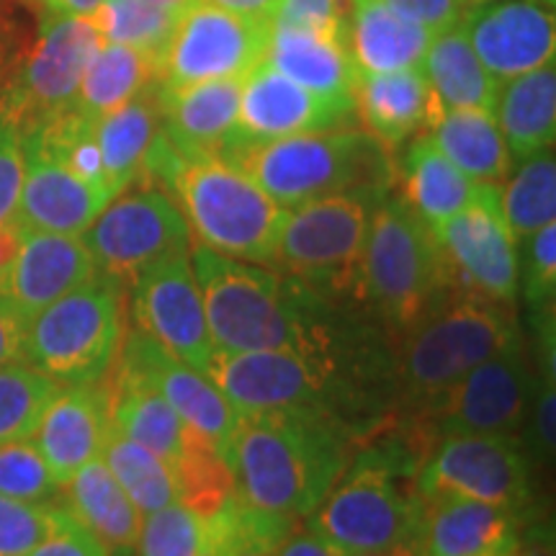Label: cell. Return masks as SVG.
<instances>
[{"mask_svg":"<svg viewBox=\"0 0 556 556\" xmlns=\"http://www.w3.org/2000/svg\"><path fill=\"white\" fill-rule=\"evenodd\" d=\"M353 433L319 409L242 413L227 448L235 495L274 516L307 518L343 475Z\"/></svg>","mask_w":556,"mask_h":556,"instance_id":"1","label":"cell"},{"mask_svg":"<svg viewBox=\"0 0 556 556\" xmlns=\"http://www.w3.org/2000/svg\"><path fill=\"white\" fill-rule=\"evenodd\" d=\"M208 332L217 351L336 353L328 302L296 278L191 245Z\"/></svg>","mask_w":556,"mask_h":556,"instance_id":"2","label":"cell"},{"mask_svg":"<svg viewBox=\"0 0 556 556\" xmlns=\"http://www.w3.org/2000/svg\"><path fill=\"white\" fill-rule=\"evenodd\" d=\"M137 184L168 191L199 245L227 258L274 266L287 208L227 160L184 155L160 129Z\"/></svg>","mask_w":556,"mask_h":556,"instance_id":"3","label":"cell"},{"mask_svg":"<svg viewBox=\"0 0 556 556\" xmlns=\"http://www.w3.org/2000/svg\"><path fill=\"white\" fill-rule=\"evenodd\" d=\"M417 438L384 433L366 443L332 490L307 516V531L338 554L417 546L422 497L415 475L422 462Z\"/></svg>","mask_w":556,"mask_h":556,"instance_id":"4","label":"cell"},{"mask_svg":"<svg viewBox=\"0 0 556 556\" xmlns=\"http://www.w3.org/2000/svg\"><path fill=\"white\" fill-rule=\"evenodd\" d=\"M219 157L283 208L332 193H366L384 201L397 184L392 150L366 129L353 127L278 139H229Z\"/></svg>","mask_w":556,"mask_h":556,"instance_id":"5","label":"cell"},{"mask_svg":"<svg viewBox=\"0 0 556 556\" xmlns=\"http://www.w3.org/2000/svg\"><path fill=\"white\" fill-rule=\"evenodd\" d=\"M456 289L426 222L402 197L381 201L368 222L358 296L394 336L405 338Z\"/></svg>","mask_w":556,"mask_h":556,"instance_id":"6","label":"cell"},{"mask_svg":"<svg viewBox=\"0 0 556 556\" xmlns=\"http://www.w3.org/2000/svg\"><path fill=\"white\" fill-rule=\"evenodd\" d=\"M507 304L456 289L446 302L402 338L400 384L417 409L454 387L471 368L505 348L520 345Z\"/></svg>","mask_w":556,"mask_h":556,"instance_id":"7","label":"cell"},{"mask_svg":"<svg viewBox=\"0 0 556 556\" xmlns=\"http://www.w3.org/2000/svg\"><path fill=\"white\" fill-rule=\"evenodd\" d=\"M122 343V283L96 274L26 323L24 361L60 387L99 384Z\"/></svg>","mask_w":556,"mask_h":556,"instance_id":"8","label":"cell"},{"mask_svg":"<svg viewBox=\"0 0 556 556\" xmlns=\"http://www.w3.org/2000/svg\"><path fill=\"white\" fill-rule=\"evenodd\" d=\"M379 204L366 193H332L287 208L274 266L323 296H358L368 222Z\"/></svg>","mask_w":556,"mask_h":556,"instance_id":"9","label":"cell"},{"mask_svg":"<svg viewBox=\"0 0 556 556\" xmlns=\"http://www.w3.org/2000/svg\"><path fill=\"white\" fill-rule=\"evenodd\" d=\"M206 377L238 415L319 409L343 417L340 407L353 402L351 381L340 368L338 353L214 351Z\"/></svg>","mask_w":556,"mask_h":556,"instance_id":"10","label":"cell"},{"mask_svg":"<svg viewBox=\"0 0 556 556\" xmlns=\"http://www.w3.org/2000/svg\"><path fill=\"white\" fill-rule=\"evenodd\" d=\"M83 240L96 274L131 287L155 263L189 253L191 229L184 214L160 186H137L116 193L90 222Z\"/></svg>","mask_w":556,"mask_h":556,"instance_id":"11","label":"cell"},{"mask_svg":"<svg viewBox=\"0 0 556 556\" xmlns=\"http://www.w3.org/2000/svg\"><path fill=\"white\" fill-rule=\"evenodd\" d=\"M103 45L86 16H52L0 96V124L21 139L73 111L83 73Z\"/></svg>","mask_w":556,"mask_h":556,"instance_id":"12","label":"cell"},{"mask_svg":"<svg viewBox=\"0 0 556 556\" xmlns=\"http://www.w3.org/2000/svg\"><path fill=\"white\" fill-rule=\"evenodd\" d=\"M270 21L219 9L208 0H191L173 21L160 50L157 88L245 78L268 54Z\"/></svg>","mask_w":556,"mask_h":556,"instance_id":"13","label":"cell"},{"mask_svg":"<svg viewBox=\"0 0 556 556\" xmlns=\"http://www.w3.org/2000/svg\"><path fill=\"white\" fill-rule=\"evenodd\" d=\"M417 495L464 497L528 513L533 503L531 456L518 435H446L422 456Z\"/></svg>","mask_w":556,"mask_h":556,"instance_id":"14","label":"cell"},{"mask_svg":"<svg viewBox=\"0 0 556 556\" xmlns=\"http://www.w3.org/2000/svg\"><path fill=\"white\" fill-rule=\"evenodd\" d=\"M536 384L520 343L471 368L420 413L438 438L518 435L531 413Z\"/></svg>","mask_w":556,"mask_h":556,"instance_id":"15","label":"cell"},{"mask_svg":"<svg viewBox=\"0 0 556 556\" xmlns=\"http://www.w3.org/2000/svg\"><path fill=\"white\" fill-rule=\"evenodd\" d=\"M456 287L510 307L518 296V242L500 206V186H482L479 197L454 217L430 229Z\"/></svg>","mask_w":556,"mask_h":556,"instance_id":"16","label":"cell"},{"mask_svg":"<svg viewBox=\"0 0 556 556\" xmlns=\"http://www.w3.org/2000/svg\"><path fill=\"white\" fill-rule=\"evenodd\" d=\"M189 253L160 261L131 281V319L135 330L155 340L163 351L206 374L217 348Z\"/></svg>","mask_w":556,"mask_h":556,"instance_id":"17","label":"cell"},{"mask_svg":"<svg viewBox=\"0 0 556 556\" xmlns=\"http://www.w3.org/2000/svg\"><path fill=\"white\" fill-rule=\"evenodd\" d=\"M458 29L497 83L554 62V9L539 0H484L464 11Z\"/></svg>","mask_w":556,"mask_h":556,"instance_id":"18","label":"cell"},{"mask_svg":"<svg viewBox=\"0 0 556 556\" xmlns=\"http://www.w3.org/2000/svg\"><path fill=\"white\" fill-rule=\"evenodd\" d=\"M119 358V366L150 381L180 415V420L197 430L201 438H206L227 462V448L240 415L206 374L170 356L139 330H131L124 340Z\"/></svg>","mask_w":556,"mask_h":556,"instance_id":"19","label":"cell"},{"mask_svg":"<svg viewBox=\"0 0 556 556\" xmlns=\"http://www.w3.org/2000/svg\"><path fill=\"white\" fill-rule=\"evenodd\" d=\"M356 109L323 99L263 60L242 78L232 139H278L351 127Z\"/></svg>","mask_w":556,"mask_h":556,"instance_id":"20","label":"cell"},{"mask_svg":"<svg viewBox=\"0 0 556 556\" xmlns=\"http://www.w3.org/2000/svg\"><path fill=\"white\" fill-rule=\"evenodd\" d=\"M111 201L86 184L37 139L24 137V184L13 222L21 229L83 235Z\"/></svg>","mask_w":556,"mask_h":556,"instance_id":"21","label":"cell"},{"mask_svg":"<svg viewBox=\"0 0 556 556\" xmlns=\"http://www.w3.org/2000/svg\"><path fill=\"white\" fill-rule=\"evenodd\" d=\"M90 276H96V263L83 235L21 229L16 258L0 283V294L9 296L18 315L29 323Z\"/></svg>","mask_w":556,"mask_h":556,"instance_id":"22","label":"cell"},{"mask_svg":"<svg viewBox=\"0 0 556 556\" xmlns=\"http://www.w3.org/2000/svg\"><path fill=\"white\" fill-rule=\"evenodd\" d=\"M111 422V387L78 384L60 387L50 405L41 413L31 441L45 456L47 467L60 486L73 479L75 471L101 456Z\"/></svg>","mask_w":556,"mask_h":556,"instance_id":"23","label":"cell"},{"mask_svg":"<svg viewBox=\"0 0 556 556\" xmlns=\"http://www.w3.org/2000/svg\"><path fill=\"white\" fill-rule=\"evenodd\" d=\"M523 513L464 497L422 500L417 548L422 556H513L523 541Z\"/></svg>","mask_w":556,"mask_h":556,"instance_id":"24","label":"cell"},{"mask_svg":"<svg viewBox=\"0 0 556 556\" xmlns=\"http://www.w3.org/2000/svg\"><path fill=\"white\" fill-rule=\"evenodd\" d=\"M353 106L364 129L389 150L430 131L441 119L443 103L422 67L397 73H361L353 83Z\"/></svg>","mask_w":556,"mask_h":556,"instance_id":"25","label":"cell"},{"mask_svg":"<svg viewBox=\"0 0 556 556\" xmlns=\"http://www.w3.org/2000/svg\"><path fill=\"white\" fill-rule=\"evenodd\" d=\"M242 78L157 88L160 129L184 155H219L238 129Z\"/></svg>","mask_w":556,"mask_h":556,"instance_id":"26","label":"cell"},{"mask_svg":"<svg viewBox=\"0 0 556 556\" xmlns=\"http://www.w3.org/2000/svg\"><path fill=\"white\" fill-rule=\"evenodd\" d=\"M435 34L400 16L387 0H348L345 45L361 73L422 67Z\"/></svg>","mask_w":556,"mask_h":556,"instance_id":"27","label":"cell"},{"mask_svg":"<svg viewBox=\"0 0 556 556\" xmlns=\"http://www.w3.org/2000/svg\"><path fill=\"white\" fill-rule=\"evenodd\" d=\"M266 60L278 73L312 93L353 106V83L358 67L348 52L345 37L270 24Z\"/></svg>","mask_w":556,"mask_h":556,"instance_id":"28","label":"cell"},{"mask_svg":"<svg viewBox=\"0 0 556 556\" xmlns=\"http://www.w3.org/2000/svg\"><path fill=\"white\" fill-rule=\"evenodd\" d=\"M65 507L109 556H135L144 516L127 497L103 458H93L62 486Z\"/></svg>","mask_w":556,"mask_h":556,"instance_id":"29","label":"cell"},{"mask_svg":"<svg viewBox=\"0 0 556 556\" xmlns=\"http://www.w3.org/2000/svg\"><path fill=\"white\" fill-rule=\"evenodd\" d=\"M111 422L131 441L155 451L176 469L199 433L180 420V415L165 402L150 381L119 366L111 381Z\"/></svg>","mask_w":556,"mask_h":556,"instance_id":"30","label":"cell"},{"mask_svg":"<svg viewBox=\"0 0 556 556\" xmlns=\"http://www.w3.org/2000/svg\"><path fill=\"white\" fill-rule=\"evenodd\" d=\"M397 184L405 204L430 229L467 208L484 186L458 170L426 131L409 139L397 165Z\"/></svg>","mask_w":556,"mask_h":556,"instance_id":"31","label":"cell"},{"mask_svg":"<svg viewBox=\"0 0 556 556\" xmlns=\"http://www.w3.org/2000/svg\"><path fill=\"white\" fill-rule=\"evenodd\" d=\"M242 500L235 495L219 510L201 513L173 503L142 520L139 556H225L240 536Z\"/></svg>","mask_w":556,"mask_h":556,"instance_id":"32","label":"cell"},{"mask_svg":"<svg viewBox=\"0 0 556 556\" xmlns=\"http://www.w3.org/2000/svg\"><path fill=\"white\" fill-rule=\"evenodd\" d=\"M495 119L513 163L552 150L556 139V65L531 70L500 86Z\"/></svg>","mask_w":556,"mask_h":556,"instance_id":"33","label":"cell"},{"mask_svg":"<svg viewBox=\"0 0 556 556\" xmlns=\"http://www.w3.org/2000/svg\"><path fill=\"white\" fill-rule=\"evenodd\" d=\"M160 131L157 88L144 90L137 99L114 109L96 122V142H99L103 173L111 197L137 186L142 176L144 160Z\"/></svg>","mask_w":556,"mask_h":556,"instance_id":"34","label":"cell"},{"mask_svg":"<svg viewBox=\"0 0 556 556\" xmlns=\"http://www.w3.org/2000/svg\"><path fill=\"white\" fill-rule=\"evenodd\" d=\"M430 137L435 148L477 184L500 186L510 176L513 160L495 111L446 109Z\"/></svg>","mask_w":556,"mask_h":556,"instance_id":"35","label":"cell"},{"mask_svg":"<svg viewBox=\"0 0 556 556\" xmlns=\"http://www.w3.org/2000/svg\"><path fill=\"white\" fill-rule=\"evenodd\" d=\"M157 62L155 52L103 41L83 73L73 111L83 119L99 122L144 90L157 88Z\"/></svg>","mask_w":556,"mask_h":556,"instance_id":"36","label":"cell"},{"mask_svg":"<svg viewBox=\"0 0 556 556\" xmlns=\"http://www.w3.org/2000/svg\"><path fill=\"white\" fill-rule=\"evenodd\" d=\"M422 73L435 90L443 109H484L495 111L497 93L503 83L479 62L477 52L464 37L462 29L435 34L430 41Z\"/></svg>","mask_w":556,"mask_h":556,"instance_id":"37","label":"cell"},{"mask_svg":"<svg viewBox=\"0 0 556 556\" xmlns=\"http://www.w3.org/2000/svg\"><path fill=\"white\" fill-rule=\"evenodd\" d=\"M101 458L142 516L163 510V507L180 500L170 464L160 458L155 451L144 448L142 443L119 433L114 426H111L106 443H103Z\"/></svg>","mask_w":556,"mask_h":556,"instance_id":"38","label":"cell"},{"mask_svg":"<svg viewBox=\"0 0 556 556\" xmlns=\"http://www.w3.org/2000/svg\"><path fill=\"white\" fill-rule=\"evenodd\" d=\"M500 189V206L516 242L556 222V157L554 148L518 163Z\"/></svg>","mask_w":556,"mask_h":556,"instance_id":"39","label":"cell"},{"mask_svg":"<svg viewBox=\"0 0 556 556\" xmlns=\"http://www.w3.org/2000/svg\"><path fill=\"white\" fill-rule=\"evenodd\" d=\"M58 389L26 361L0 366V443L31 438Z\"/></svg>","mask_w":556,"mask_h":556,"instance_id":"40","label":"cell"},{"mask_svg":"<svg viewBox=\"0 0 556 556\" xmlns=\"http://www.w3.org/2000/svg\"><path fill=\"white\" fill-rule=\"evenodd\" d=\"M103 41L155 52L165 47L176 13H168L142 0H103L90 16Z\"/></svg>","mask_w":556,"mask_h":556,"instance_id":"41","label":"cell"},{"mask_svg":"<svg viewBox=\"0 0 556 556\" xmlns=\"http://www.w3.org/2000/svg\"><path fill=\"white\" fill-rule=\"evenodd\" d=\"M62 492L31 438L0 443V495L24 503H52Z\"/></svg>","mask_w":556,"mask_h":556,"instance_id":"42","label":"cell"},{"mask_svg":"<svg viewBox=\"0 0 556 556\" xmlns=\"http://www.w3.org/2000/svg\"><path fill=\"white\" fill-rule=\"evenodd\" d=\"M65 505L24 503L0 495V556H24L65 518Z\"/></svg>","mask_w":556,"mask_h":556,"instance_id":"43","label":"cell"},{"mask_svg":"<svg viewBox=\"0 0 556 556\" xmlns=\"http://www.w3.org/2000/svg\"><path fill=\"white\" fill-rule=\"evenodd\" d=\"M523 255L518 253V291H523L531 309H554L556 291V222L536 229L520 240Z\"/></svg>","mask_w":556,"mask_h":556,"instance_id":"44","label":"cell"},{"mask_svg":"<svg viewBox=\"0 0 556 556\" xmlns=\"http://www.w3.org/2000/svg\"><path fill=\"white\" fill-rule=\"evenodd\" d=\"M296 531V520L274 516L242 503L240 536L227 548L225 556H276L283 541Z\"/></svg>","mask_w":556,"mask_h":556,"instance_id":"45","label":"cell"},{"mask_svg":"<svg viewBox=\"0 0 556 556\" xmlns=\"http://www.w3.org/2000/svg\"><path fill=\"white\" fill-rule=\"evenodd\" d=\"M348 0H278L270 24L345 37Z\"/></svg>","mask_w":556,"mask_h":556,"instance_id":"46","label":"cell"},{"mask_svg":"<svg viewBox=\"0 0 556 556\" xmlns=\"http://www.w3.org/2000/svg\"><path fill=\"white\" fill-rule=\"evenodd\" d=\"M523 430L528 456H536L541 464H552L556 446V379H539Z\"/></svg>","mask_w":556,"mask_h":556,"instance_id":"47","label":"cell"},{"mask_svg":"<svg viewBox=\"0 0 556 556\" xmlns=\"http://www.w3.org/2000/svg\"><path fill=\"white\" fill-rule=\"evenodd\" d=\"M21 184H24V139L16 129L0 124V225L13 222Z\"/></svg>","mask_w":556,"mask_h":556,"instance_id":"48","label":"cell"},{"mask_svg":"<svg viewBox=\"0 0 556 556\" xmlns=\"http://www.w3.org/2000/svg\"><path fill=\"white\" fill-rule=\"evenodd\" d=\"M67 510V507H65ZM24 556H109L101 541H96L90 533L65 513L62 523L45 541H39L29 554Z\"/></svg>","mask_w":556,"mask_h":556,"instance_id":"49","label":"cell"},{"mask_svg":"<svg viewBox=\"0 0 556 556\" xmlns=\"http://www.w3.org/2000/svg\"><path fill=\"white\" fill-rule=\"evenodd\" d=\"M400 16H405L415 24L426 26L433 34H443L456 29L462 21L467 3L464 0H387Z\"/></svg>","mask_w":556,"mask_h":556,"instance_id":"50","label":"cell"},{"mask_svg":"<svg viewBox=\"0 0 556 556\" xmlns=\"http://www.w3.org/2000/svg\"><path fill=\"white\" fill-rule=\"evenodd\" d=\"M24 338L26 319L9 302V296L0 294V366L24 361Z\"/></svg>","mask_w":556,"mask_h":556,"instance_id":"51","label":"cell"},{"mask_svg":"<svg viewBox=\"0 0 556 556\" xmlns=\"http://www.w3.org/2000/svg\"><path fill=\"white\" fill-rule=\"evenodd\" d=\"M276 556H338V552L304 528V531H291V536L283 541Z\"/></svg>","mask_w":556,"mask_h":556,"instance_id":"52","label":"cell"},{"mask_svg":"<svg viewBox=\"0 0 556 556\" xmlns=\"http://www.w3.org/2000/svg\"><path fill=\"white\" fill-rule=\"evenodd\" d=\"M208 3L219 5V9L225 11L242 13V16L270 21V13H274L278 0H208Z\"/></svg>","mask_w":556,"mask_h":556,"instance_id":"53","label":"cell"},{"mask_svg":"<svg viewBox=\"0 0 556 556\" xmlns=\"http://www.w3.org/2000/svg\"><path fill=\"white\" fill-rule=\"evenodd\" d=\"M18 240H21V229L16 227V222H5V225H0V283H3L13 258H16Z\"/></svg>","mask_w":556,"mask_h":556,"instance_id":"54","label":"cell"},{"mask_svg":"<svg viewBox=\"0 0 556 556\" xmlns=\"http://www.w3.org/2000/svg\"><path fill=\"white\" fill-rule=\"evenodd\" d=\"M47 9L52 11V16H86L90 18L103 0H41Z\"/></svg>","mask_w":556,"mask_h":556,"instance_id":"55","label":"cell"},{"mask_svg":"<svg viewBox=\"0 0 556 556\" xmlns=\"http://www.w3.org/2000/svg\"><path fill=\"white\" fill-rule=\"evenodd\" d=\"M516 556H554V546H552V541H546V539L526 541V536H523Z\"/></svg>","mask_w":556,"mask_h":556,"instance_id":"56","label":"cell"},{"mask_svg":"<svg viewBox=\"0 0 556 556\" xmlns=\"http://www.w3.org/2000/svg\"><path fill=\"white\" fill-rule=\"evenodd\" d=\"M338 556H422L417 546H397L387 552H358V554H338Z\"/></svg>","mask_w":556,"mask_h":556,"instance_id":"57","label":"cell"},{"mask_svg":"<svg viewBox=\"0 0 556 556\" xmlns=\"http://www.w3.org/2000/svg\"><path fill=\"white\" fill-rule=\"evenodd\" d=\"M142 3H150V5H155V9H163L168 13H176L178 16V13L184 11L191 0H142Z\"/></svg>","mask_w":556,"mask_h":556,"instance_id":"58","label":"cell"},{"mask_svg":"<svg viewBox=\"0 0 556 556\" xmlns=\"http://www.w3.org/2000/svg\"><path fill=\"white\" fill-rule=\"evenodd\" d=\"M467 5H477V3H484V0H464Z\"/></svg>","mask_w":556,"mask_h":556,"instance_id":"59","label":"cell"}]
</instances>
